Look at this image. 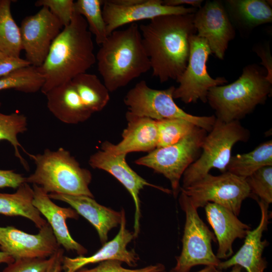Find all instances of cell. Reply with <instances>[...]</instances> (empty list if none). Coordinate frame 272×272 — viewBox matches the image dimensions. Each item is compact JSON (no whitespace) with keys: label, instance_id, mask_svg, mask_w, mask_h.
Segmentation results:
<instances>
[{"label":"cell","instance_id":"obj_22","mask_svg":"<svg viewBox=\"0 0 272 272\" xmlns=\"http://www.w3.org/2000/svg\"><path fill=\"white\" fill-rule=\"evenodd\" d=\"M51 199L70 205L78 214L87 219L96 229L101 242H107L110 230L120 224L121 212H117L98 203L93 197L83 195L48 193Z\"/></svg>","mask_w":272,"mask_h":272},{"label":"cell","instance_id":"obj_3","mask_svg":"<svg viewBox=\"0 0 272 272\" xmlns=\"http://www.w3.org/2000/svg\"><path fill=\"white\" fill-rule=\"evenodd\" d=\"M96 59L98 72L109 92L125 87L151 69L137 23L108 35Z\"/></svg>","mask_w":272,"mask_h":272},{"label":"cell","instance_id":"obj_34","mask_svg":"<svg viewBox=\"0 0 272 272\" xmlns=\"http://www.w3.org/2000/svg\"><path fill=\"white\" fill-rule=\"evenodd\" d=\"M74 2L73 0H38L35 5L47 8L64 27L72 20L74 13Z\"/></svg>","mask_w":272,"mask_h":272},{"label":"cell","instance_id":"obj_37","mask_svg":"<svg viewBox=\"0 0 272 272\" xmlns=\"http://www.w3.org/2000/svg\"><path fill=\"white\" fill-rule=\"evenodd\" d=\"M253 50L261 59L260 64L265 68L267 72L266 78L272 83V58L269 42L257 43L253 46Z\"/></svg>","mask_w":272,"mask_h":272},{"label":"cell","instance_id":"obj_41","mask_svg":"<svg viewBox=\"0 0 272 272\" xmlns=\"http://www.w3.org/2000/svg\"><path fill=\"white\" fill-rule=\"evenodd\" d=\"M203 0H164L163 4L170 6H184V5L191 6L192 8L199 9L201 7Z\"/></svg>","mask_w":272,"mask_h":272},{"label":"cell","instance_id":"obj_35","mask_svg":"<svg viewBox=\"0 0 272 272\" xmlns=\"http://www.w3.org/2000/svg\"><path fill=\"white\" fill-rule=\"evenodd\" d=\"M165 266L161 263L137 269H129L122 266V262L116 260H106L92 268L82 267L76 272H164Z\"/></svg>","mask_w":272,"mask_h":272},{"label":"cell","instance_id":"obj_19","mask_svg":"<svg viewBox=\"0 0 272 272\" xmlns=\"http://www.w3.org/2000/svg\"><path fill=\"white\" fill-rule=\"evenodd\" d=\"M125 116L127 124L122 133V140L117 144L105 141L102 144L101 150L126 155L135 152L149 153L156 149L158 144L156 120L128 111Z\"/></svg>","mask_w":272,"mask_h":272},{"label":"cell","instance_id":"obj_27","mask_svg":"<svg viewBox=\"0 0 272 272\" xmlns=\"http://www.w3.org/2000/svg\"><path fill=\"white\" fill-rule=\"evenodd\" d=\"M272 166V141L260 144L253 150L231 156L227 171L244 178L259 169Z\"/></svg>","mask_w":272,"mask_h":272},{"label":"cell","instance_id":"obj_14","mask_svg":"<svg viewBox=\"0 0 272 272\" xmlns=\"http://www.w3.org/2000/svg\"><path fill=\"white\" fill-rule=\"evenodd\" d=\"M193 25L199 37L205 39L212 53L223 59L229 43L235 36L233 25L223 2L208 1L194 14Z\"/></svg>","mask_w":272,"mask_h":272},{"label":"cell","instance_id":"obj_1","mask_svg":"<svg viewBox=\"0 0 272 272\" xmlns=\"http://www.w3.org/2000/svg\"><path fill=\"white\" fill-rule=\"evenodd\" d=\"M194 14L159 16L139 25L152 75L161 83L176 80L186 67L189 39L196 33Z\"/></svg>","mask_w":272,"mask_h":272},{"label":"cell","instance_id":"obj_40","mask_svg":"<svg viewBox=\"0 0 272 272\" xmlns=\"http://www.w3.org/2000/svg\"><path fill=\"white\" fill-rule=\"evenodd\" d=\"M63 253V249L60 247L49 257L50 262L46 272H61Z\"/></svg>","mask_w":272,"mask_h":272},{"label":"cell","instance_id":"obj_12","mask_svg":"<svg viewBox=\"0 0 272 272\" xmlns=\"http://www.w3.org/2000/svg\"><path fill=\"white\" fill-rule=\"evenodd\" d=\"M197 10L165 5L161 0H106L103 1L102 7L108 35L127 24L162 16L193 14Z\"/></svg>","mask_w":272,"mask_h":272},{"label":"cell","instance_id":"obj_33","mask_svg":"<svg viewBox=\"0 0 272 272\" xmlns=\"http://www.w3.org/2000/svg\"><path fill=\"white\" fill-rule=\"evenodd\" d=\"M251 196L269 205L272 202V166L263 167L245 178Z\"/></svg>","mask_w":272,"mask_h":272},{"label":"cell","instance_id":"obj_15","mask_svg":"<svg viewBox=\"0 0 272 272\" xmlns=\"http://www.w3.org/2000/svg\"><path fill=\"white\" fill-rule=\"evenodd\" d=\"M59 248L48 223L36 234L26 233L13 226L0 227L1 251L15 260L46 258Z\"/></svg>","mask_w":272,"mask_h":272},{"label":"cell","instance_id":"obj_20","mask_svg":"<svg viewBox=\"0 0 272 272\" xmlns=\"http://www.w3.org/2000/svg\"><path fill=\"white\" fill-rule=\"evenodd\" d=\"M33 205L46 219L58 244L67 251H74L79 256H84L87 250L72 238L66 223L67 219L78 218L77 212L71 208H62L56 205L41 187L33 184Z\"/></svg>","mask_w":272,"mask_h":272},{"label":"cell","instance_id":"obj_6","mask_svg":"<svg viewBox=\"0 0 272 272\" xmlns=\"http://www.w3.org/2000/svg\"><path fill=\"white\" fill-rule=\"evenodd\" d=\"M249 138V131L239 121L224 122L216 118L212 129L205 138L200 156L184 171L181 187L190 186L212 169L222 173L227 172L232 148L237 142H245Z\"/></svg>","mask_w":272,"mask_h":272},{"label":"cell","instance_id":"obj_44","mask_svg":"<svg viewBox=\"0 0 272 272\" xmlns=\"http://www.w3.org/2000/svg\"><path fill=\"white\" fill-rule=\"evenodd\" d=\"M217 268L213 266H206L203 269L196 272H216ZM172 272V271H171Z\"/></svg>","mask_w":272,"mask_h":272},{"label":"cell","instance_id":"obj_42","mask_svg":"<svg viewBox=\"0 0 272 272\" xmlns=\"http://www.w3.org/2000/svg\"><path fill=\"white\" fill-rule=\"evenodd\" d=\"M14 259L7 253L0 251V263H7L8 264L13 262Z\"/></svg>","mask_w":272,"mask_h":272},{"label":"cell","instance_id":"obj_7","mask_svg":"<svg viewBox=\"0 0 272 272\" xmlns=\"http://www.w3.org/2000/svg\"><path fill=\"white\" fill-rule=\"evenodd\" d=\"M175 87L165 90L149 87L146 82L141 81L126 93L123 101L128 112L139 116L155 120L179 118L189 121L208 132L212 129L216 117L195 116L189 114L175 103L173 97Z\"/></svg>","mask_w":272,"mask_h":272},{"label":"cell","instance_id":"obj_23","mask_svg":"<svg viewBox=\"0 0 272 272\" xmlns=\"http://www.w3.org/2000/svg\"><path fill=\"white\" fill-rule=\"evenodd\" d=\"M45 95L49 111L63 123L83 122L93 114L81 100L71 81L52 89Z\"/></svg>","mask_w":272,"mask_h":272},{"label":"cell","instance_id":"obj_39","mask_svg":"<svg viewBox=\"0 0 272 272\" xmlns=\"http://www.w3.org/2000/svg\"><path fill=\"white\" fill-rule=\"evenodd\" d=\"M26 177L13 170L0 169V188H17L25 182Z\"/></svg>","mask_w":272,"mask_h":272},{"label":"cell","instance_id":"obj_31","mask_svg":"<svg viewBox=\"0 0 272 272\" xmlns=\"http://www.w3.org/2000/svg\"><path fill=\"white\" fill-rule=\"evenodd\" d=\"M27 117L18 113L5 114L0 112V141H7L14 149L15 156L19 159L24 168L28 170V164L21 155L19 148H22L26 154L18 139V135L27 130Z\"/></svg>","mask_w":272,"mask_h":272},{"label":"cell","instance_id":"obj_45","mask_svg":"<svg viewBox=\"0 0 272 272\" xmlns=\"http://www.w3.org/2000/svg\"><path fill=\"white\" fill-rule=\"evenodd\" d=\"M7 56L0 52V60L6 57Z\"/></svg>","mask_w":272,"mask_h":272},{"label":"cell","instance_id":"obj_21","mask_svg":"<svg viewBox=\"0 0 272 272\" xmlns=\"http://www.w3.org/2000/svg\"><path fill=\"white\" fill-rule=\"evenodd\" d=\"M205 208L208 222L218 243L216 256L219 259L228 258L233 254L234 241L237 238H245L251 228L232 212L218 204L208 202Z\"/></svg>","mask_w":272,"mask_h":272},{"label":"cell","instance_id":"obj_9","mask_svg":"<svg viewBox=\"0 0 272 272\" xmlns=\"http://www.w3.org/2000/svg\"><path fill=\"white\" fill-rule=\"evenodd\" d=\"M179 202L185 214V222L182 250L171 271L188 272L198 265L217 268L221 261L213 251L212 242L216 240L214 234L200 219L188 196L181 191Z\"/></svg>","mask_w":272,"mask_h":272},{"label":"cell","instance_id":"obj_24","mask_svg":"<svg viewBox=\"0 0 272 272\" xmlns=\"http://www.w3.org/2000/svg\"><path fill=\"white\" fill-rule=\"evenodd\" d=\"M271 1L226 0L223 2L234 27L249 31L272 21Z\"/></svg>","mask_w":272,"mask_h":272},{"label":"cell","instance_id":"obj_28","mask_svg":"<svg viewBox=\"0 0 272 272\" xmlns=\"http://www.w3.org/2000/svg\"><path fill=\"white\" fill-rule=\"evenodd\" d=\"M10 0H0V52L6 56L20 57L22 50L20 27L11 13Z\"/></svg>","mask_w":272,"mask_h":272},{"label":"cell","instance_id":"obj_26","mask_svg":"<svg viewBox=\"0 0 272 272\" xmlns=\"http://www.w3.org/2000/svg\"><path fill=\"white\" fill-rule=\"evenodd\" d=\"M71 83L84 104L93 113L102 110L108 104L109 92L95 74L82 73Z\"/></svg>","mask_w":272,"mask_h":272},{"label":"cell","instance_id":"obj_4","mask_svg":"<svg viewBox=\"0 0 272 272\" xmlns=\"http://www.w3.org/2000/svg\"><path fill=\"white\" fill-rule=\"evenodd\" d=\"M266 76L265 69L251 64L243 68L234 82L211 88L207 102L215 111L216 118L224 122L239 121L264 103L272 90Z\"/></svg>","mask_w":272,"mask_h":272},{"label":"cell","instance_id":"obj_13","mask_svg":"<svg viewBox=\"0 0 272 272\" xmlns=\"http://www.w3.org/2000/svg\"><path fill=\"white\" fill-rule=\"evenodd\" d=\"M63 26L46 7L25 17L20 26L22 50L31 65L43 63L53 40Z\"/></svg>","mask_w":272,"mask_h":272},{"label":"cell","instance_id":"obj_32","mask_svg":"<svg viewBox=\"0 0 272 272\" xmlns=\"http://www.w3.org/2000/svg\"><path fill=\"white\" fill-rule=\"evenodd\" d=\"M158 130L157 148L174 144L189 133L196 126L192 122L179 118L156 120Z\"/></svg>","mask_w":272,"mask_h":272},{"label":"cell","instance_id":"obj_10","mask_svg":"<svg viewBox=\"0 0 272 272\" xmlns=\"http://www.w3.org/2000/svg\"><path fill=\"white\" fill-rule=\"evenodd\" d=\"M180 191L188 196L196 209L213 202L229 210L237 216L243 201L251 196L245 179L228 171L217 176L208 173L190 186L181 187Z\"/></svg>","mask_w":272,"mask_h":272},{"label":"cell","instance_id":"obj_2","mask_svg":"<svg viewBox=\"0 0 272 272\" xmlns=\"http://www.w3.org/2000/svg\"><path fill=\"white\" fill-rule=\"evenodd\" d=\"M96 61L92 34L87 23L74 12L70 23L53 40L43 63L38 67L44 79L41 92L71 81L86 73Z\"/></svg>","mask_w":272,"mask_h":272},{"label":"cell","instance_id":"obj_38","mask_svg":"<svg viewBox=\"0 0 272 272\" xmlns=\"http://www.w3.org/2000/svg\"><path fill=\"white\" fill-rule=\"evenodd\" d=\"M30 65L25 58L7 56L0 60V78Z\"/></svg>","mask_w":272,"mask_h":272},{"label":"cell","instance_id":"obj_30","mask_svg":"<svg viewBox=\"0 0 272 272\" xmlns=\"http://www.w3.org/2000/svg\"><path fill=\"white\" fill-rule=\"evenodd\" d=\"M102 0H78L74 2V12L86 20L88 29L95 36L96 42L101 45L108 34L102 10Z\"/></svg>","mask_w":272,"mask_h":272},{"label":"cell","instance_id":"obj_17","mask_svg":"<svg viewBox=\"0 0 272 272\" xmlns=\"http://www.w3.org/2000/svg\"><path fill=\"white\" fill-rule=\"evenodd\" d=\"M121 212L120 229L116 236L90 256H79L74 258L63 256L62 268L64 272H76L87 264L109 260L124 262L130 266L137 264L139 256L133 250H129L126 247L134 238L133 232L126 228L125 212L123 209Z\"/></svg>","mask_w":272,"mask_h":272},{"label":"cell","instance_id":"obj_25","mask_svg":"<svg viewBox=\"0 0 272 272\" xmlns=\"http://www.w3.org/2000/svg\"><path fill=\"white\" fill-rule=\"evenodd\" d=\"M33 188L27 182L20 185L13 193H0V214L8 216H20L32 221L40 229L47 222L33 205Z\"/></svg>","mask_w":272,"mask_h":272},{"label":"cell","instance_id":"obj_8","mask_svg":"<svg viewBox=\"0 0 272 272\" xmlns=\"http://www.w3.org/2000/svg\"><path fill=\"white\" fill-rule=\"evenodd\" d=\"M208 132L196 126L177 143L156 148L135 161L137 165L152 169L170 182L172 193L177 196L180 191V181L186 169L200 156Z\"/></svg>","mask_w":272,"mask_h":272},{"label":"cell","instance_id":"obj_11","mask_svg":"<svg viewBox=\"0 0 272 272\" xmlns=\"http://www.w3.org/2000/svg\"><path fill=\"white\" fill-rule=\"evenodd\" d=\"M189 55L186 67L177 79L178 87L174 91L173 97L179 99L185 104L195 103L198 100L207 102L209 90L215 86L227 83L224 77L213 78L207 71V63L212 54L207 41L196 34L189 39Z\"/></svg>","mask_w":272,"mask_h":272},{"label":"cell","instance_id":"obj_5","mask_svg":"<svg viewBox=\"0 0 272 272\" xmlns=\"http://www.w3.org/2000/svg\"><path fill=\"white\" fill-rule=\"evenodd\" d=\"M36 169L25 182L41 187L47 193L83 195L94 198L89 185L90 171L81 167L70 152L63 148L55 151L46 149L42 154H27Z\"/></svg>","mask_w":272,"mask_h":272},{"label":"cell","instance_id":"obj_29","mask_svg":"<svg viewBox=\"0 0 272 272\" xmlns=\"http://www.w3.org/2000/svg\"><path fill=\"white\" fill-rule=\"evenodd\" d=\"M44 79L38 68L33 65L17 70L0 78V91L14 89L25 93L40 91Z\"/></svg>","mask_w":272,"mask_h":272},{"label":"cell","instance_id":"obj_16","mask_svg":"<svg viewBox=\"0 0 272 272\" xmlns=\"http://www.w3.org/2000/svg\"><path fill=\"white\" fill-rule=\"evenodd\" d=\"M126 155L123 154H113L100 150L92 155L89 160V165L94 169L104 170L118 180L127 190L132 196L135 206L134 221V237L140 232L141 217L139 193L145 186H151L164 192L170 193L171 190L152 184L138 175L128 165Z\"/></svg>","mask_w":272,"mask_h":272},{"label":"cell","instance_id":"obj_43","mask_svg":"<svg viewBox=\"0 0 272 272\" xmlns=\"http://www.w3.org/2000/svg\"><path fill=\"white\" fill-rule=\"evenodd\" d=\"M216 272H224V271L217 269ZM229 272H243L242 267L239 265H235L232 266V268L231 270Z\"/></svg>","mask_w":272,"mask_h":272},{"label":"cell","instance_id":"obj_36","mask_svg":"<svg viewBox=\"0 0 272 272\" xmlns=\"http://www.w3.org/2000/svg\"><path fill=\"white\" fill-rule=\"evenodd\" d=\"M49 262V258L15 260L9 264L2 272H46Z\"/></svg>","mask_w":272,"mask_h":272},{"label":"cell","instance_id":"obj_18","mask_svg":"<svg viewBox=\"0 0 272 272\" xmlns=\"http://www.w3.org/2000/svg\"><path fill=\"white\" fill-rule=\"evenodd\" d=\"M257 201L261 212L258 225L248 232L239 250L227 260L221 261L217 269L222 270L237 265L247 272H263L266 268L267 262L262 253L268 243L266 240H262V237L269 223V205L259 199Z\"/></svg>","mask_w":272,"mask_h":272}]
</instances>
